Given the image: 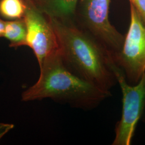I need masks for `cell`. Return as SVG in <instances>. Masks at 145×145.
Returning a JSON list of instances; mask_svg holds the SVG:
<instances>
[{
	"label": "cell",
	"instance_id": "1",
	"mask_svg": "<svg viewBox=\"0 0 145 145\" xmlns=\"http://www.w3.org/2000/svg\"><path fill=\"white\" fill-rule=\"evenodd\" d=\"M48 17L57 36L59 53L68 68L80 78L111 93L117 83L111 53L93 37L72 23Z\"/></svg>",
	"mask_w": 145,
	"mask_h": 145
},
{
	"label": "cell",
	"instance_id": "2",
	"mask_svg": "<svg viewBox=\"0 0 145 145\" xmlns=\"http://www.w3.org/2000/svg\"><path fill=\"white\" fill-rule=\"evenodd\" d=\"M38 81L22 94V101L50 99L80 109H93L111 96L80 78L64 63L59 51L50 56L40 67Z\"/></svg>",
	"mask_w": 145,
	"mask_h": 145
},
{
	"label": "cell",
	"instance_id": "3",
	"mask_svg": "<svg viewBox=\"0 0 145 145\" xmlns=\"http://www.w3.org/2000/svg\"><path fill=\"white\" fill-rule=\"evenodd\" d=\"M113 70L121 90L122 114L115 127L112 145H130L145 109V72L138 83H128L122 69L115 63Z\"/></svg>",
	"mask_w": 145,
	"mask_h": 145
},
{
	"label": "cell",
	"instance_id": "4",
	"mask_svg": "<svg viewBox=\"0 0 145 145\" xmlns=\"http://www.w3.org/2000/svg\"><path fill=\"white\" fill-rule=\"evenodd\" d=\"M112 57L129 83H138L145 72V25L131 5V20L121 50Z\"/></svg>",
	"mask_w": 145,
	"mask_h": 145
},
{
	"label": "cell",
	"instance_id": "5",
	"mask_svg": "<svg viewBox=\"0 0 145 145\" xmlns=\"http://www.w3.org/2000/svg\"><path fill=\"white\" fill-rule=\"evenodd\" d=\"M111 0H82L84 23L93 38L114 56L121 50L124 38L110 23Z\"/></svg>",
	"mask_w": 145,
	"mask_h": 145
},
{
	"label": "cell",
	"instance_id": "6",
	"mask_svg": "<svg viewBox=\"0 0 145 145\" xmlns=\"http://www.w3.org/2000/svg\"><path fill=\"white\" fill-rule=\"evenodd\" d=\"M25 1L23 18L27 29L26 46L33 51L40 67L47 57L58 51L57 38L48 17L30 1Z\"/></svg>",
	"mask_w": 145,
	"mask_h": 145
},
{
	"label": "cell",
	"instance_id": "7",
	"mask_svg": "<svg viewBox=\"0 0 145 145\" xmlns=\"http://www.w3.org/2000/svg\"><path fill=\"white\" fill-rule=\"evenodd\" d=\"M78 0H39L38 8L48 17L67 21L74 14Z\"/></svg>",
	"mask_w": 145,
	"mask_h": 145
},
{
	"label": "cell",
	"instance_id": "8",
	"mask_svg": "<svg viewBox=\"0 0 145 145\" xmlns=\"http://www.w3.org/2000/svg\"><path fill=\"white\" fill-rule=\"evenodd\" d=\"M27 29L23 18L13 21H6L4 37L9 42V46L17 48L26 46Z\"/></svg>",
	"mask_w": 145,
	"mask_h": 145
},
{
	"label": "cell",
	"instance_id": "9",
	"mask_svg": "<svg viewBox=\"0 0 145 145\" xmlns=\"http://www.w3.org/2000/svg\"><path fill=\"white\" fill-rule=\"evenodd\" d=\"M27 5L23 0H0V15L9 20L23 18Z\"/></svg>",
	"mask_w": 145,
	"mask_h": 145
},
{
	"label": "cell",
	"instance_id": "10",
	"mask_svg": "<svg viewBox=\"0 0 145 145\" xmlns=\"http://www.w3.org/2000/svg\"><path fill=\"white\" fill-rule=\"evenodd\" d=\"M145 25V0H129Z\"/></svg>",
	"mask_w": 145,
	"mask_h": 145
},
{
	"label": "cell",
	"instance_id": "11",
	"mask_svg": "<svg viewBox=\"0 0 145 145\" xmlns=\"http://www.w3.org/2000/svg\"><path fill=\"white\" fill-rule=\"evenodd\" d=\"M14 125L0 123V140L2 138L8 133L10 130L14 128Z\"/></svg>",
	"mask_w": 145,
	"mask_h": 145
},
{
	"label": "cell",
	"instance_id": "12",
	"mask_svg": "<svg viewBox=\"0 0 145 145\" xmlns=\"http://www.w3.org/2000/svg\"><path fill=\"white\" fill-rule=\"evenodd\" d=\"M6 21L0 18V37H3L5 32Z\"/></svg>",
	"mask_w": 145,
	"mask_h": 145
}]
</instances>
